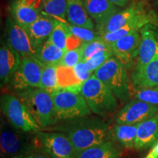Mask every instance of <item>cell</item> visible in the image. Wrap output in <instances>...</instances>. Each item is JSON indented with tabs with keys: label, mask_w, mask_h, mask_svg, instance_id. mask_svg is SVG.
Instances as JSON below:
<instances>
[{
	"label": "cell",
	"mask_w": 158,
	"mask_h": 158,
	"mask_svg": "<svg viewBox=\"0 0 158 158\" xmlns=\"http://www.w3.org/2000/svg\"><path fill=\"white\" fill-rule=\"evenodd\" d=\"M45 130L66 134L77 154L107 141L109 125L100 118L84 116L60 122Z\"/></svg>",
	"instance_id": "cell-1"
},
{
	"label": "cell",
	"mask_w": 158,
	"mask_h": 158,
	"mask_svg": "<svg viewBox=\"0 0 158 158\" xmlns=\"http://www.w3.org/2000/svg\"><path fill=\"white\" fill-rule=\"evenodd\" d=\"M40 128H48L58 123L51 94L40 87L16 92Z\"/></svg>",
	"instance_id": "cell-2"
},
{
	"label": "cell",
	"mask_w": 158,
	"mask_h": 158,
	"mask_svg": "<svg viewBox=\"0 0 158 158\" xmlns=\"http://www.w3.org/2000/svg\"><path fill=\"white\" fill-rule=\"evenodd\" d=\"M94 75L109 88L116 98L124 102L130 98V85L127 68L116 56H111L98 70Z\"/></svg>",
	"instance_id": "cell-3"
},
{
	"label": "cell",
	"mask_w": 158,
	"mask_h": 158,
	"mask_svg": "<svg viewBox=\"0 0 158 158\" xmlns=\"http://www.w3.org/2000/svg\"><path fill=\"white\" fill-rule=\"evenodd\" d=\"M81 94L91 111L98 115L113 113L118 108L116 96L94 75L84 82Z\"/></svg>",
	"instance_id": "cell-4"
},
{
	"label": "cell",
	"mask_w": 158,
	"mask_h": 158,
	"mask_svg": "<svg viewBox=\"0 0 158 158\" xmlns=\"http://www.w3.org/2000/svg\"><path fill=\"white\" fill-rule=\"evenodd\" d=\"M32 142L35 151L51 158H75L77 155L70 138L62 132L39 131L33 136Z\"/></svg>",
	"instance_id": "cell-5"
},
{
	"label": "cell",
	"mask_w": 158,
	"mask_h": 158,
	"mask_svg": "<svg viewBox=\"0 0 158 158\" xmlns=\"http://www.w3.org/2000/svg\"><path fill=\"white\" fill-rule=\"evenodd\" d=\"M27 133L18 130L8 122L1 118L0 146L1 157L12 158L17 156H27L35 151L32 138Z\"/></svg>",
	"instance_id": "cell-6"
},
{
	"label": "cell",
	"mask_w": 158,
	"mask_h": 158,
	"mask_svg": "<svg viewBox=\"0 0 158 158\" xmlns=\"http://www.w3.org/2000/svg\"><path fill=\"white\" fill-rule=\"evenodd\" d=\"M1 110L7 122L18 130L25 133H37L40 129L25 105L13 94L1 96Z\"/></svg>",
	"instance_id": "cell-7"
},
{
	"label": "cell",
	"mask_w": 158,
	"mask_h": 158,
	"mask_svg": "<svg viewBox=\"0 0 158 158\" xmlns=\"http://www.w3.org/2000/svg\"><path fill=\"white\" fill-rule=\"evenodd\" d=\"M59 122L89 116L91 110L81 93L59 89L51 94Z\"/></svg>",
	"instance_id": "cell-8"
},
{
	"label": "cell",
	"mask_w": 158,
	"mask_h": 158,
	"mask_svg": "<svg viewBox=\"0 0 158 158\" xmlns=\"http://www.w3.org/2000/svg\"><path fill=\"white\" fill-rule=\"evenodd\" d=\"M43 67L31 57H23L19 68L10 78L7 84L16 92L39 87Z\"/></svg>",
	"instance_id": "cell-9"
},
{
	"label": "cell",
	"mask_w": 158,
	"mask_h": 158,
	"mask_svg": "<svg viewBox=\"0 0 158 158\" xmlns=\"http://www.w3.org/2000/svg\"><path fill=\"white\" fill-rule=\"evenodd\" d=\"M157 110V106L134 99L120 109L116 114L115 121L118 124L133 125L140 124L155 116Z\"/></svg>",
	"instance_id": "cell-10"
},
{
	"label": "cell",
	"mask_w": 158,
	"mask_h": 158,
	"mask_svg": "<svg viewBox=\"0 0 158 158\" xmlns=\"http://www.w3.org/2000/svg\"><path fill=\"white\" fill-rule=\"evenodd\" d=\"M139 31L141 38L135 68L145 66L158 56V27L149 23Z\"/></svg>",
	"instance_id": "cell-11"
},
{
	"label": "cell",
	"mask_w": 158,
	"mask_h": 158,
	"mask_svg": "<svg viewBox=\"0 0 158 158\" xmlns=\"http://www.w3.org/2000/svg\"><path fill=\"white\" fill-rule=\"evenodd\" d=\"M139 31L122 37L111 44L114 56L127 69H130L135 64L141 38Z\"/></svg>",
	"instance_id": "cell-12"
},
{
	"label": "cell",
	"mask_w": 158,
	"mask_h": 158,
	"mask_svg": "<svg viewBox=\"0 0 158 158\" xmlns=\"http://www.w3.org/2000/svg\"><path fill=\"white\" fill-rule=\"evenodd\" d=\"M7 43L23 57L35 56L36 50L31 44L28 33L23 27L18 24L12 16L7 17L6 21Z\"/></svg>",
	"instance_id": "cell-13"
},
{
	"label": "cell",
	"mask_w": 158,
	"mask_h": 158,
	"mask_svg": "<svg viewBox=\"0 0 158 158\" xmlns=\"http://www.w3.org/2000/svg\"><path fill=\"white\" fill-rule=\"evenodd\" d=\"M11 16L18 24L27 29L41 14L40 0H14L10 7Z\"/></svg>",
	"instance_id": "cell-14"
},
{
	"label": "cell",
	"mask_w": 158,
	"mask_h": 158,
	"mask_svg": "<svg viewBox=\"0 0 158 158\" xmlns=\"http://www.w3.org/2000/svg\"><path fill=\"white\" fill-rule=\"evenodd\" d=\"M143 5V2H133L124 10L116 13L102 24L96 26L97 31L102 35L120 29L136 15L145 12Z\"/></svg>",
	"instance_id": "cell-15"
},
{
	"label": "cell",
	"mask_w": 158,
	"mask_h": 158,
	"mask_svg": "<svg viewBox=\"0 0 158 158\" xmlns=\"http://www.w3.org/2000/svg\"><path fill=\"white\" fill-rule=\"evenodd\" d=\"M57 21L55 18L41 13L38 19L26 29L35 50L49 38Z\"/></svg>",
	"instance_id": "cell-16"
},
{
	"label": "cell",
	"mask_w": 158,
	"mask_h": 158,
	"mask_svg": "<svg viewBox=\"0 0 158 158\" xmlns=\"http://www.w3.org/2000/svg\"><path fill=\"white\" fill-rule=\"evenodd\" d=\"M21 56L9 43H4L0 48V80L2 87L18 70L21 62Z\"/></svg>",
	"instance_id": "cell-17"
},
{
	"label": "cell",
	"mask_w": 158,
	"mask_h": 158,
	"mask_svg": "<svg viewBox=\"0 0 158 158\" xmlns=\"http://www.w3.org/2000/svg\"><path fill=\"white\" fill-rule=\"evenodd\" d=\"M158 140V113L140 123L136 135L135 149L143 150L152 147Z\"/></svg>",
	"instance_id": "cell-18"
},
{
	"label": "cell",
	"mask_w": 158,
	"mask_h": 158,
	"mask_svg": "<svg viewBox=\"0 0 158 158\" xmlns=\"http://www.w3.org/2000/svg\"><path fill=\"white\" fill-rule=\"evenodd\" d=\"M152 22V10L143 12L131 19L129 22L117 30L102 35V38L110 45L122 37L131 34L135 31H139L147 23Z\"/></svg>",
	"instance_id": "cell-19"
},
{
	"label": "cell",
	"mask_w": 158,
	"mask_h": 158,
	"mask_svg": "<svg viewBox=\"0 0 158 158\" xmlns=\"http://www.w3.org/2000/svg\"><path fill=\"white\" fill-rule=\"evenodd\" d=\"M88 14L98 25H101L119 11L109 0H81Z\"/></svg>",
	"instance_id": "cell-20"
},
{
	"label": "cell",
	"mask_w": 158,
	"mask_h": 158,
	"mask_svg": "<svg viewBox=\"0 0 158 158\" xmlns=\"http://www.w3.org/2000/svg\"><path fill=\"white\" fill-rule=\"evenodd\" d=\"M131 79L136 86H158V56L145 66L134 68Z\"/></svg>",
	"instance_id": "cell-21"
},
{
	"label": "cell",
	"mask_w": 158,
	"mask_h": 158,
	"mask_svg": "<svg viewBox=\"0 0 158 158\" xmlns=\"http://www.w3.org/2000/svg\"><path fill=\"white\" fill-rule=\"evenodd\" d=\"M67 19L70 24L94 29L93 21L89 15L81 0H67Z\"/></svg>",
	"instance_id": "cell-22"
},
{
	"label": "cell",
	"mask_w": 158,
	"mask_h": 158,
	"mask_svg": "<svg viewBox=\"0 0 158 158\" xmlns=\"http://www.w3.org/2000/svg\"><path fill=\"white\" fill-rule=\"evenodd\" d=\"M66 51L56 46L50 40L36 49L35 56L33 57L43 66H57L62 60Z\"/></svg>",
	"instance_id": "cell-23"
},
{
	"label": "cell",
	"mask_w": 158,
	"mask_h": 158,
	"mask_svg": "<svg viewBox=\"0 0 158 158\" xmlns=\"http://www.w3.org/2000/svg\"><path fill=\"white\" fill-rule=\"evenodd\" d=\"M57 83L59 89L70 91L75 93H81L83 83L77 77L73 68L57 65Z\"/></svg>",
	"instance_id": "cell-24"
},
{
	"label": "cell",
	"mask_w": 158,
	"mask_h": 158,
	"mask_svg": "<svg viewBox=\"0 0 158 158\" xmlns=\"http://www.w3.org/2000/svg\"><path fill=\"white\" fill-rule=\"evenodd\" d=\"M119 149L107 141L81 152L75 158H119Z\"/></svg>",
	"instance_id": "cell-25"
},
{
	"label": "cell",
	"mask_w": 158,
	"mask_h": 158,
	"mask_svg": "<svg viewBox=\"0 0 158 158\" xmlns=\"http://www.w3.org/2000/svg\"><path fill=\"white\" fill-rule=\"evenodd\" d=\"M41 13L49 15L68 23L67 19V0H40Z\"/></svg>",
	"instance_id": "cell-26"
},
{
	"label": "cell",
	"mask_w": 158,
	"mask_h": 158,
	"mask_svg": "<svg viewBox=\"0 0 158 158\" xmlns=\"http://www.w3.org/2000/svg\"><path fill=\"white\" fill-rule=\"evenodd\" d=\"M140 124H133V125H127V124H118L116 126L115 135L117 140L122 147L127 149L135 148L136 135H137L138 128Z\"/></svg>",
	"instance_id": "cell-27"
},
{
	"label": "cell",
	"mask_w": 158,
	"mask_h": 158,
	"mask_svg": "<svg viewBox=\"0 0 158 158\" xmlns=\"http://www.w3.org/2000/svg\"><path fill=\"white\" fill-rule=\"evenodd\" d=\"M39 87L51 94L59 89L57 83L56 66L52 65L43 67Z\"/></svg>",
	"instance_id": "cell-28"
},
{
	"label": "cell",
	"mask_w": 158,
	"mask_h": 158,
	"mask_svg": "<svg viewBox=\"0 0 158 158\" xmlns=\"http://www.w3.org/2000/svg\"><path fill=\"white\" fill-rule=\"evenodd\" d=\"M133 94L135 99L147 103L158 106V86L143 87V86H130V96Z\"/></svg>",
	"instance_id": "cell-29"
},
{
	"label": "cell",
	"mask_w": 158,
	"mask_h": 158,
	"mask_svg": "<svg viewBox=\"0 0 158 158\" xmlns=\"http://www.w3.org/2000/svg\"><path fill=\"white\" fill-rule=\"evenodd\" d=\"M70 33L68 23L57 21L48 40L58 48L67 51V40Z\"/></svg>",
	"instance_id": "cell-30"
},
{
	"label": "cell",
	"mask_w": 158,
	"mask_h": 158,
	"mask_svg": "<svg viewBox=\"0 0 158 158\" xmlns=\"http://www.w3.org/2000/svg\"><path fill=\"white\" fill-rule=\"evenodd\" d=\"M106 50H112L111 45L105 41L102 38L92 41V42H84L81 47V61L86 62L94 54H98L100 51Z\"/></svg>",
	"instance_id": "cell-31"
},
{
	"label": "cell",
	"mask_w": 158,
	"mask_h": 158,
	"mask_svg": "<svg viewBox=\"0 0 158 158\" xmlns=\"http://www.w3.org/2000/svg\"><path fill=\"white\" fill-rule=\"evenodd\" d=\"M68 27L69 30L73 35H76V37H78V38H80L85 43L92 42V41L102 39L101 35L99 34L97 31H94V29L68 24Z\"/></svg>",
	"instance_id": "cell-32"
},
{
	"label": "cell",
	"mask_w": 158,
	"mask_h": 158,
	"mask_svg": "<svg viewBox=\"0 0 158 158\" xmlns=\"http://www.w3.org/2000/svg\"><path fill=\"white\" fill-rule=\"evenodd\" d=\"M113 56L114 53L112 50L102 51L94 54L93 56H92L89 59L84 62L86 64V66L87 67L88 70L91 73H93L98 70L100 67H101L108 59Z\"/></svg>",
	"instance_id": "cell-33"
},
{
	"label": "cell",
	"mask_w": 158,
	"mask_h": 158,
	"mask_svg": "<svg viewBox=\"0 0 158 158\" xmlns=\"http://www.w3.org/2000/svg\"><path fill=\"white\" fill-rule=\"evenodd\" d=\"M81 61V48H79L73 50L67 51L58 65L74 68Z\"/></svg>",
	"instance_id": "cell-34"
},
{
	"label": "cell",
	"mask_w": 158,
	"mask_h": 158,
	"mask_svg": "<svg viewBox=\"0 0 158 158\" xmlns=\"http://www.w3.org/2000/svg\"><path fill=\"white\" fill-rule=\"evenodd\" d=\"M73 69L77 77H78L83 83L86 81H87L88 79L92 76V73L88 70L87 67L86 66V64H85V62H83V61L79 62L78 64L74 67Z\"/></svg>",
	"instance_id": "cell-35"
},
{
	"label": "cell",
	"mask_w": 158,
	"mask_h": 158,
	"mask_svg": "<svg viewBox=\"0 0 158 158\" xmlns=\"http://www.w3.org/2000/svg\"><path fill=\"white\" fill-rule=\"evenodd\" d=\"M84 43V41L70 32L67 40V51L81 48Z\"/></svg>",
	"instance_id": "cell-36"
},
{
	"label": "cell",
	"mask_w": 158,
	"mask_h": 158,
	"mask_svg": "<svg viewBox=\"0 0 158 158\" xmlns=\"http://www.w3.org/2000/svg\"><path fill=\"white\" fill-rule=\"evenodd\" d=\"M144 158H158V142L152 147L148 155Z\"/></svg>",
	"instance_id": "cell-37"
},
{
	"label": "cell",
	"mask_w": 158,
	"mask_h": 158,
	"mask_svg": "<svg viewBox=\"0 0 158 158\" xmlns=\"http://www.w3.org/2000/svg\"><path fill=\"white\" fill-rule=\"evenodd\" d=\"M27 158H51L48 157L47 155H44V154L39 152L34 151L32 153L29 154L27 156Z\"/></svg>",
	"instance_id": "cell-38"
},
{
	"label": "cell",
	"mask_w": 158,
	"mask_h": 158,
	"mask_svg": "<svg viewBox=\"0 0 158 158\" xmlns=\"http://www.w3.org/2000/svg\"><path fill=\"white\" fill-rule=\"evenodd\" d=\"M112 3L119 7H124L129 3L130 0H109Z\"/></svg>",
	"instance_id": "cell-39"
},
{
	"label": "cell",
	"mask_w": 158,
	"mask_h": 158,
	"mask_svg": "<svg viewBox=\"0 0 158 158\" xmlns=\"http://www.w3.org/2000/svg\"><path fill=\"white\" fill-rule=\"evenodd\" d=\"M152 23H153L158 27V16L154 11H152Z\"/></svg>",
	"instance_id": "cell-40"
},
{
	"label": "cell",
	"mask_w": 158,
	"mask_h": 158,
	"mask_svg": "<svg viewBox=\"0 0 158 158\" xmlns=\"http://www.w3.org/2000/svg\"><path fill=\"white\" fill-rule=\"evenodd\" d=\"M27 156H17V157H14L12 158H27Z\"/></svg>",
	"instance_id": "cell-41"
}]
</instances>
